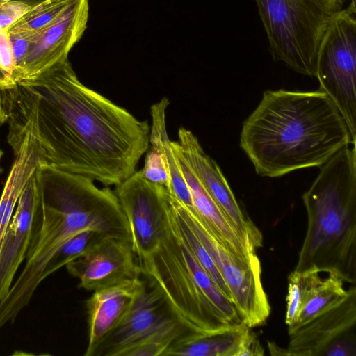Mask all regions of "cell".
Segmentation results:
<instances>
[{"mask_svg": "<svg viewBox=\"0 0 356 356\" xmlns=\"http://www.w3.org/2000/svg\"><path fill=\"white\" fill-rule=\"evenodd\" d=\"M28 134L39 166L116 186L136 171L150 126L78 79L68 58L0 90V125Z\"/></svg>", "mask_w": 356, "mask_h": 356, "instance_id": "1", "label": "cell"}, {"mask_svg": "<svg viewBox=\"0 0 356 356\" xmlns=\"http://www.w3.org/2000/svg\"><path fill=\"white\" fill-rule=\"evenodd\" d=\"M352 143L345 120L322 91L266 90L243 123L240 146L261 177L321 167Z\"/></svg>", "mask_w": 356, "mask_h": 356, "instance_id": "2", "label": "cell"}, {"mask_svg": "<svg viewBox=\"0 0 356 356\" xmlns=\"http://www.w3.org/2000/svg\"><path fill=\"white\" fill-rule=\"evenodd\" d=\"M302 198L307 228L294 270L333 272L355 284V145L343 147L321 165Z\"/></svg>", "mask_w": 356, "mask_h": 356, "instance_id": "3", "label": "cell"}, {"mask_svg": "<svg viewBox=\"0 0 356 356\" xmlns=\"http://www.w3.org/2000/svg\"><path fill=\"white\" fill-rule=\"evenodd\" d=\"M138 262L141 275L160 290L193 334L202 336L242 322L233 302L175 233L169 218L158 247Z\"/></svg>", "mask_w": 356, "mask_h": 356, "instance_id": "4", "label": "cell"}, {"mask_svg": "<svg viewBox=\"0 0 356 356\" xmlns=\"http://www.w3.org/2000/svg\"><path fill=\"white\" fill-rule=\"evenodd\" d=\"M273 59L315 76L320 44L346 0H254Z\"/></svg>", "mask_w": 356, "mask_h": 356, "instance_id": "5", "label": "cell"}, {"mask_svg": "<svg viewBox=\"0 0 356 356\" xmlns=\"http://www.w3.org/2000/svg\"><path fill=\"white\" fill-rule=\"evenodd\" d=\"M355 13L343 8L330 20L319 47L315 77L341 113L356 142Z\"/></svg>", "mask_w": 356, "mask_h": 356, "instance_id": "6", "label": "cell"}, {"mask_svg": "<svg viewBox=\"0 0 356 356\" xmlns=\"http://www.w3.org/2000/svg\"><path fill=\"white\" fill-rule=\"evenodd\" d=\"M170 196L213 260L231 293L241 321L250 328L264 324L270 315V307L261 281V266L258 256L243 259L229 251L196 210L188 209L174 195Z\"/></svg>", "mask_w": 356, "mask_h": 356, "instance_id": "7", "label": "cell"}, {"mask_svg": "<svg viewBox=\"0 0 356 356\" xmlns=\"http://www.w3.org/2000/svg\"><path fill=\"white\" fill-rule=\"evenodd\" d=\"M196 337L180 323L160 290L145 280L127 312L92 356H124L148 340L171 339L178 345Z\"/></svg>", "mask_w": 356, "mask_h": 356, "instance_id": "8", "label": "cell"}, {"mask_svg": "<svg viewBox=\"0 0 356 356\" xmlns=\"http://www.w3.org/2000/svg\"><path fill=\"white\" fill-rule=\"evenodd\" d=\"M127 220L137 260L152 253L163 238L168 225L169 192L136 171L114 191Z\"/></svg>", "mask_w": 356, "mask_h": 356, "instance_id": "9", "label": "cell"}, {"mask_svg": "<svg viewBox=\"0 0 356 356\" xmlns=\"http://www.w3.org/2000/svg\"><path fill=\"white\" fill-rule=\"evenodd\" d=\"M88 0H73L50 24L32 33L26 54L11 75L17 83L32 79L68 58L87 28Z\"/></svg>", "mask_w": 356, "mask_h": 356, "instance_id": "10", "label": "cell"}, {"mask_svg": "<svg viewBox=\"0 0 356 356\" xmlns=\"http://www.w3.org/2000/svg\"><path fill=\"white\" fill-rule=\"evenodd\" d=\"M174 143L232 229L257 252L262 246V234L241 208L216 161L205 153L197 138L184 127L179 129L178 141Z\"/></svg>", "mask_w": 356, "mask_h": 356, "instance_id": "11", "label": "cell"}, {"mask_svg": "<svg viewBox=\"0 0 356 356\" xmlns=\"http://www.w3.org/2000/svg\"><path fill=\"white\" fill-rule=\"evenodd\" d=\"M65 266L79 280V287L87 291L141 275L131 241L115 238L103 240Z\"/></svg>", "mask_w": 356, "mask_h": 356, "instance_id": "12", "label": "cell"}, {"mask_svg": "<svg viewBox=\"0 0 356 356\" xmlns=\"http://www.w3.org/2000/svg\"><path fill=\"white\" fill-rule=\"evenodd\" d=\"M169 104L168 99L163 97L150 107L152 122L149 147L140 172L145 179L165 186L182 204L191 207L193 201L190 191L167 134L165 117Z\"/></svg>", "mask_w": 356, "mask_h": 356, "instance_id": "13", "label": "cell"}, {"mask_svg": "<svg viewBox=\"0 0 356 356\" xmlns=\"http://www.w3.org/2000/svg\"><path fill=\"white\" fill-rule=\"evenodd\" d=\"M355 324L356 288L352 284L343 300L289 334V355L321 356L332 341L355 332Z\"/></svg>", "mask_w": 356, "mask_h": 356, "instance_id": "14", "label": "cell"}, {"mask_svg": "<svg viewBox=\"0 0 356 356\" xmlns=\"http://www.w3.org/2000/svg\"><path fill=\"white\" fill-rule=\"evenodd\" d=\"M37 202L34 172L22 190L0 246V301L8 294L19 266L26 259L33 233Z\"/></svg>", "mask_w": 356, "mask_h": 356, "instance_id": "15", "label": "cell"}, {"mask_svg": "<svg viewBox=\"0 0 356 356\" xmlns=\"http://www.w3.org/2000/svg\"><path fill=\"white\" fill-rule=\"evenodd\" d=\"M145 282L138 276L94 291L86 304L88 337L85 356H92L100 342L118 325Z\"/></svg>", "mask_w": 356, "mask_h": 356, "instance_id": "16", "label": "cell"}, {"mask_svg": "<svg viewBox=\"0 0 356 356\" xmlns=\"http://www.w3.org/2000/svg\"><path fill=\"white\" fill-rule=\"evenodd\" d=\"M173 152L190 191L194 207L209 225L220 243L236 256L249 259L257 254L248 246L232 229L214 201L202 186L193 172L188 165L176 146L171 141Z\"/></svg>", "mask_w": 356, "mask_h": 356, "instance_id": "17", "label": "cell"}, {"mask_svg": "<svg viewBox=\"0 0 356 356\" xmlns=\"http://www.w3.org/2000/svg\"><path fill=\"white\" fill-rule=\"evenodd\" d=\"M308 270L300 272L301 296L300 307L293 323L288 326L289 334L332 308L348 293L345 281L333 272Z\"/></svg>", "mask_w": 356, "mask_h": 356, "instance_id": "18", "label": "cell"}, {"mask_svg": "<svg viewBox=\"0 0 356 356\" xmlns=\"http://www.w3.org/2000/svg\"><path fill=\"white\" fill-rule=\"evenodd\" d=\"M7 140L15 160L0 198V246L22 190L40 165L35 143L28 134L9 136Z\"/></svg>", "mask_w": 356, "mask_h": 356, "instance_id": "19", "label": "cell"}, {"mask_svg": "<svg viewBox=\"0 0 356 356\" xmlns=\"http://www.w3.org/2000/svg\"><path fill=\"white\" fill-rule=\"evenodd\" d=\"M244 323L231 324L216 332L182 342L165 356H237L248 329Z\"/></svg>", "mask_w": 356, "mask_h": 356, "instance_id": "20", "label": "cell"}, {"mask_svg": "<svg viewBox=\"0 0 356 356\" xmlns=\"http://www.w3.org/2000/svg\"><path fill=\"white\" fill-rule=\"evenodd\" d=\"M73 0H42L7 29L10 35L26 36L57 18Z\"/></svg>", "mask_w": 356, "mask_h": 356, "instance_id": "21", "label": "cell"}, {"mask_svg": "<svg viewBox=\"0 0 356 356\" xmlns=\"http://www.w3.org/2000/svg\"><path fill=\"white\" fill-rule=\"evenodd\" d=\"M107 238L111 237L94 230H86L76 234L63 243L51 256L42 270V280L82 257Z\"/></svg>", "mask_w": 356, "mask_h": 356, "instance_id": "22", "label": "cell"}, {"mask_svg": "<svg viewBox=\"0 0 356 356\" xmlns=\"http://www.w3.org/2000/svg\"><path fill=\"white\" fill-rule=\"evenodd\" d=\"M301 296L300 272L293 270L288 277V291L286 298V311L285 323L291 325L298 314Z\"/></svg>", "mask_w": 356, "mask_h": 356, "instance_id": "23", "label": "cell"}, {"mask_svg": "<svg viewBox=\"0 0 356 356\" xmlns=\"http://www.w3.org/2000/svg\"><path fill=\"white\" fill-rule=\"evenodd\" d=\"M31 8L24 3L13 0L4 3L0 8V29H7Z\"/></svg>", "mask_w": 356, "mask_h": 356, "instance_id": "24", "label": "cell"}, {"mask_svg": "<svg viewBox=\"0 0 356 356\" xmlns=\"http://www.w3.org/2000/svg\"><path fill=\"white\" fill-rule=\"evenodd\" d=\"M321 356H356L355 332L332 341Z\"/></svg>", "mask_w": 356, "mask_h": 356, "instance_id": "25", "label": "cell"}, {"mask_svg": "<svg viewBox=\"0 0 356 356\" xmlns=\"http://www.w3.org/2000/svg\"><path fill=\"white\" fill-rule=\"evenodd\" d=\"M15 66L12 43L6 29H0V67L10 76Z\"/></svg>", "mask_w": 356, "mask_h": 356, "instance_id": "26", "label": "cell"}, {"mask_svg": "<svg viewBox=\"0 0 356 356\" xmlns=\"http://www.w3.org/2000/svg\"><path fill=\"white\" fill-rule=\"evenodd\" d=\"M264 355V350L257 335L252 330V328L248 327L237 356H262Z\"/></svg>", "mask_w": 356, "mask_h": 356, "instance_id": "27", "label": "cell"}, {"mask_svg": "<svg viewBox=\"0 0 356 356\" xmlns=\"http://www.w3.org/2000/svg\"><path fill=\"white\" fill-rule=\"evenodd\" d=\"M15 84L11 76L0 67V90L12 88Z\"/></svg>", "mask_w": 356, "mask_h": 356, "instance_id": "28", "label": "cell"}, {"mask_svg": "<svg viewBox=\"0 0 356 356\" xmlns=\"http://www.w3.org/2000/svg\"><path fill=\"white\" fill-rule=\"evenodd\" d=\"M13 1H17L22 2V3H24L30 6L31 7H32L42 0H13Z\"/></svg>", "mask_w": 356, "mask_h": 356, "instance_id": "29", "label": "cell"}, {"mask_svg": "<svg viewBox=\"0 0 356 356\" xmlns=\"http://www.w3.org/2000/svg\"><path fill=\"white\" fill-rule=\"evenodd\" d=\"M10 0H0V8L6 2L9 1Z\"/></svg>", "mask_w": 356, "mask_h": 356, "instance_id": "30", "label": "cell"}]
</instances>
